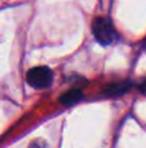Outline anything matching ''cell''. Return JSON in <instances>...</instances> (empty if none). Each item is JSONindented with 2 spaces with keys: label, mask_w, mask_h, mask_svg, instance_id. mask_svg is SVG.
<instances>
[{
  "label": "cell",
  "mask_w": 146,
  "mask_h": 148,
  "mask_svg": "<svg viewBox=\"0 0 146 148\" xmlns=\"http://www.w3.org/2000/svg\"><path fill=\"white\" fill-rule=\"evenodd\" d=\"M82 99H83V91L80 88L72 87V88L67 90L66 92H64L59 96V103L66 105V107H71V105H75L76 103H79Z\"/></svg>",
  "instance_id": "cell-4"
},
{
  "label": "cell",
  "mask_w": 146,
  "mask_h": 148,
  "mask_svg": "<svg viewBox=\"0 0 146 148\" xmlns=\"http://www.w3.org/2000/svg\"><path fill=\"white\" fill-rule=\"evenodd\" d=\"M92 33L96 40L103 47L113 44L118 38L115 26L107 17H96L92 22Z\"/></svg>",
  "instance_id": "cell-1"
},
{
  "label": "cell",
  "mask_w": 146,
  "mask_h": 148,
  "mask_svg": "<svg viewBox=\"0 0 146 148\" xmlns=\"http://www.w3.org/2000/svg\"><path fill=\"white\" fill-rule=\"evenodd\" d=\"M28 148H45V144H44L43 140L38 139V140H34L32 143L28 146Z\"/></svg>",
  "instance_id": "cell-5"
},
{
  "label": "cell",
  "mask_w": 146,
  "mask_h": 148,
  "mask_svg": "<svg viewBox=\"0 0 146 148\" xmlns=\"http://www.w3.org/2000/svg\"><path fill=\"white\" fill-rule=\"evenodd\" d=\"M142 47H144V49H145V52H146V39L144 40V43H142Z\"/></svg>",
  "instance_id": "cell-7"
},
{
  "label": "cell",
  "mask_w": 146,
  "mask_h": 148,
  "mask_svg": "<svg viewBox=\"0 0 146 148\" xmlns=\"http://www.w3.org/2000/svg\"><path fill=\"white\" fill-rule=\"evenodd\" d=\"M26 81L34 88H47L53 82V73L48 66H35L27 72Z\"/></svg>",
  "instance_id": "cell-2"
},
{
  "label": "cell",
  "mask_w": 146,
  "mask_h": 148,
  "mask_svg": "<svg viewBox=\"0 0 146 148\" xmlns=\"http://www.w3.org/2000/svg\"><path fill=\"white\" fill-rule=\"evenodd\" d=\"M131 82L124 81V82H115V83H110L103 88L102 94L106 97H118L122 96L123 94L129 91L131 88Z\"/></svg>",
  "instance_id": "cell-3"
},
{
  "label": "cell",
  "mask_w": 146,
  "mask_h": 148,
  "mask_svg": "<svg viewBox=\"0 0 146 148\" xmlns=\"http://www.w3.org/2000/svg\"><path fill=\"white\" fill-rule=\"evenodd\" d=\"M140 90H141L142 94H146V79L141 83V86H140Z\"/></svg>",
  "instance_id": "cell-6"
}]
</instances>
